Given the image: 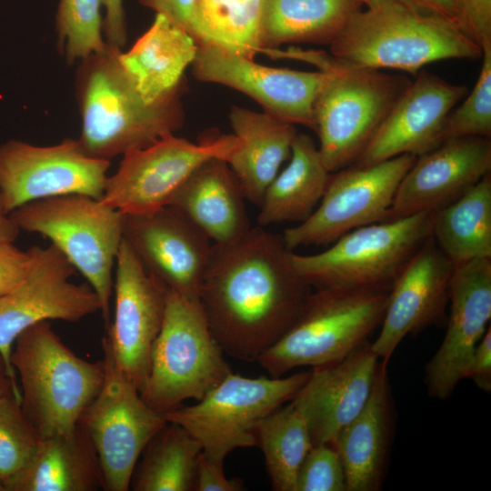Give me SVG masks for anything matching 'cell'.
Wrapping results in <instances>:
<instances>
[{
    "instance_id": "cell-32",
    "label": "cell",
    "mask_w": 491,
    "mask_h": 491,
    "mask_svg": "<svg viewBox=\"0 0 491 491\" xmlns=\"http://www.w3.org/2000/svg\"><path fill=\"white\" fill-rule=\"evenodd\" d=\"M202 446L181 426L167 422L145 447L134 469V491H191L195 489Z\"/></svg>"
},
{
    "instance_id": "cell-31",
    "label": "cell",
    "mask_w": 491,
    "mask_h": 491,
    "mask_svg": "<svg viewBox=\"0 0 491 491\" xmlns=\"http://www.w3.org/2000/svg\"><path fill=\"white\" fill-rule=\"evenodd\" d=\"M431 232L454 266L491 258V175L432 212Z\"/></svg>"
},
{
    "instance_id": "cell-44",
    "label": "cell",
    "mask_w": 491,
    "mask_h": 491,
    "mask_svg": "<svg viewBox=\"0 0 491 491\" xmlns=\"http://www.w3.org/2000/svg\"><path fill=\"white\" fill-rule=\"evenodd\" d=\"M156 14H161L189 33L190 22L197 0H138ZM190 34V33H189Z\"/></svg>"
},
{
    "instance_id": "cell-6",
    "label": "cell",
    "mask_w": 491,
    "mask_h": 491,
    "mask_svg": "<svg viewBox=\"0 0 491 491\" xmlns=\"http://www.w3.org/2000/svg\"><path fill=\"white\" fill-rule=\"evenodd\" d=\"M390 290L326 287L312 291L287 331L258 359L272 377L301 366L336 363L381 325Z\"/></svg>"
},
{
    "instance_id": "cell-19",
    "label": "cell",
    "mask_w": 491,
    "mask_h": 491,
    "mask_svg": "<svg viewBox=\"0 0 491 491\" xmlns=\"http://www.w3.org/2000/svg\"><path fill=\"white\" fill-rule=\"evenodd\" d=\"M399 95L355 165L401 155H422L443 142L446 121L467 87L420 71Z\"/></svg>"
},
{
    "instance_id": "cell-30",
    "label": "cell",
    "mask_w": 491,
    "mask_h": 491,
    "mask_svg": "<svg viewBox=\"0 0 491 491\" xmlns=\"http://www.w3.org/2000/svg\"><path fill=\"white\" fill-rule=\"evenodd\" d=\"M362 6L357 0H261V53L286 44L329 45Z\"/></svg>"
},
{
    "instance_id": "cell-43",
    "label": "cell",
    "mask_w": 491,
    "mask_h": 491,
    "mask_svg": "<svg viewBox=\"0 0 491 491\" xmlns=\"http://www.w3.org/2000/svg\"><path fill=\"white\" fill-rule=\"evenodd\" d=\"M105 8L104 30L106 44L120 49L126 40V27L123 0H101Z\"/></svg>"
},
{
    "instance_id": "cell-29",
    "label": "cell",
    "mask_w": 491,
    "mask_h": 491,
    "mask_svg": "<svg viewBox=\"0 0 491 491\" xmlns=\"http://www.w3.org/2000/svg\"><path fill=\"white\" fill-rule=\"evenodd\" d=\"M330 175L313 138L297 133L288 164L266 190L258 225L305 221L319 204Z\"/></svg>"
},
{
    "instance_id": "cell-21",
    "label": "cell",
    "mask_w": 491,
    "mask_h": 491,
    "mask_svg": "<svg viewBox=\"0 0 491 491\" xmlns=\"http://www.w3.org/2000/svg\"><path fill=\"white\" fill-rule=\"evenodd\" d=\"M454 265L430 236L413 256L390 289L380 332L371 349L388 363L408 335L446 321Z\"/></svg>"
},
{
    "instance_id": "cell-12",
    "label": "cell",
    "mask_w": 491,
    "mask_h": 491,
    "mask_svg": "<svg viewBox=\"0 0 491 491\" xmlns=\"http://www.w3.org/2000/svg\"><path fill=\"white\" fill-rule=\"evenodd\" d=\"M234 134L206 137L198 143L168 134L151 145L123 155L108 175L101 202L125 215H146L169 205L172 197L203 163L227 162L239 147Z\"/></svg>"
},
{
    "instance_id": "cell-2",
    "label": "cell",
    "mask_w": 491,
    "mask_h": 491,
    "mask_svg": "<svg viewBox=\"0 0 491 491\" xmlns=\"http://www.w3.org/2000/svg\"><path fill=\"white\" fill-rule=\"evenodd\" d=\"M119 53L107 45L83 59L77 77L82 117L78 141L87 155L108 161L174 134L184 122L183 89L147 103L121 65Z\"/></svg>"
},
{
    "instance_id": "cell-48",
    "label": "cell",
    "mask_w": 491,
    "mask_h": 491,
    "mask_svg": "<svg viewBox=\"0 0 491 491\" xmlns=\"http://www.w3.org/2000/svg\"><path fill=\"white\" fill-rule=\"evenodd\" d=\"M362 4V5H365L366 8H371L374 6H376L377 5L381 4L385 0H357Z\"/></svg>"
},
{
    "instance_id": "cell-28",
    "label": "cell",
    "mask_w": 491,
    "mask_h": 491,
    "mask_svg": "<svg viewBox=\"0 0 491 491\" xmlns=\"http://www.w3.org/2000/svg\"><path fill=\"white\" fill-rule=\"evenodd\" d=\"M102 488L99 459L79 423L71 432L42 437L33 457L5 491H95Z\"/></svg>"
},
{
    "instance_id": "cell-38",
    "label": "cell",
    "mask_w": 491,
    "mask_h": 491,
    "mask_svg": "<svg viewBox=\"0 0 491 491\" xmlns=\"http://www.w3.org/2000/svg\"><path fill=\"white\" fill-rule=\"evenodd\" d=\"M296 491H346L340 456L334 445H314L296 476Z\"/></svg>"
},
{
    "instance_id": "cell-47",
    "label": "cell",
    "mask_w": 491,
    "mask_h": 491,
    "mask_svg": "<svg viewBox=\"0 0 491 491\" xmlns=\"http://www.w3.org/2000/svg\"><path fill=\"white\" fill-rule=\"evenodd\" d=\"M8 394H14L21 402L19 385L12 378L5 362L0 354V396Z\"/></svg>"
},
{
    "instance_id": "cell-27",
    "label": "cell",
    "mask_w": 491,
    "mask_h": 491,
    "mask_svg": "<svg viewBox=\"0 0 491 491\" xmlns=\"http://www.w3.org/2000/svg\"><path fill=\"white\" fill-rule=\"evenodd\" d=\"M229 121L239 147L227 160L246 200L259 206L266 188L289 159L294 125L266 112L232 106Z\"/></svg>"
},
{
    "instance_id": "cell-40",
    "label": "cell",
    "mask_w": 491,
    "mask_h": 491,
    "mask_svg": "<svg viewBox=\"0 0 491 491\" xmlns=\"http://www.w3.org/2000/svg\"><path fill=\"white\" fill-rule=\"evenodd\" d=\"M38 247L21 250L14 243L0 244V297L26 278L35 263Z\"/></svg>"
},
{
    "instance_id": "cell-33",
    "label": "cell",
    "mask_w": 491,
    "mask_h": 491,
    "mask_svg": "<svg viewBox=\"0 0 491 491\" xmlns=\"http://www.w3.org/2000/svg\"><path fill=\"white\" fill-rule=\"evenodd\" d=\"M261 13V0H197L189 33L197 44L254 59L262 51Z\"/></svg>"
},
{
    "instance_id": "cell-49",
    "label": "cell",
    "mask_w": 491,
    "mask_h": 491,
    "mask_svg": "<svg viewBox=\"0 0 491 491\" xmlns=\"http://www.w3.org/2000/svg\"><path fill=\"white\" fill-rule=\"evenodd\" d=\"M0 491H5L4 486L0 483Z\"/></svg>"
},
{
    "instance_id": "cell-17",
    "label": "cell",
    "mask_w": 491,
    "mask_h": 491,
    "mask_svg": "<svg viewBox=\"0 0 491 491\" xmlns=\"http://www.w3.org/2000/svg\"><path fill=\"white\" fill-rule=\"evenodd\" d=\"M192 74L246 95L284 122L316 130L315 103L326 79L322 70L266 66L219 45L198 44Z\"/></svg>"
},
{
    "instance_id": "cell-20",
    "label": "cell",
    "mask_w": 491,
    "mask_h": 491,
    "mask_svg": "<svg viewBox=\"0 0 491 491\" xmlns=\"http://www.w3.org/2000/svg\"><path fill=\"white\" fill-rule=\"evenodd\" d=\"M124 239L169 290L199 300L212 245L179 212L165 206L146 215H125Z\"/></svg>"
},
{
    "instance_id": "cell-41",
    "label": "cell",
    "mask_w": 491,
    "mask_h": 491,
    "mask_svg": "<svg viewBox=\"0 0 491 491\" xmlns=\"http://www.w3.org/2000/svg\"><path fill=\"white\" fill-rule=\"evenodd\" d=\"M241 479L228 478L225 475L224 464L216 463L200 453L196 465L195 491H241Z\"/></svg>"
},
{
    "instance_id": "cell-22",
    "label": "cell",
    "mask_w": 491,
    "mask_h": 491,
    "mask_svg": "<svg viewBox=\"0 0 491 491\" xmlns=\"http://www.w3.org/2000/svg\"><path fill=\"white\" fill-rule=\"evenodd\" d=\"M490 170L488 137L445 140L416 157L398 185L386 221L434 212L457 198Z\"/></svg>"
},
{
    "instance_id": "cell-37",
    "label": "cell",
    "mask_w": 491,
    "mask_h": 491,
    "mask_svg": "<svg viewBox=\"0 0 491 491\" xmlns=\"http://www.w3.org/2000/svg\"><path fill=\"white\" fill-rule=\"evenodd\" d=\"M482 65L473 90L449 114L443 141L452 138L491 135V44L482 48Z\"/></svg>"
},
{
    "instance_id": "cell-36",
    "label": "cell",
    "mask_w": 491,
    "mask_h": 491,
    "mask_svg": "<svg viewBox=\"0 0 491 491\" xmlns=\"http://www.w3.org/2000/svg\"><path fill=\"white\" fill-rule=\"evenodd\" d=\"M101 0H60L56 14L59 41L67 61L103 52Z\"/></svg>"
},
{
    "instance_id": "cell-7",
    "label": "cell",
    "mask_w": 491,
    "mask_h": 491,
    "mask_svg": "<svg viewBox=\"0 0 491 491\" xmlns=\"http://www.w3.org/2000/svg\"><path fill=\"white\" fill-rule=\"evenodd\" d=\"M10 215L21 231L47 238L85 278L100 300L107 326L125 215L100 199L79 194L34 201Z\"/></svg>"
},
{
    "instance_id": "cell-18",
    "label": "cell",
    "mask_w": 491,
    "mask_h": 491,
    "mask_svg": "<svg viewBox=\"0 0 491 491\" xmlns=\"http://www.w3.org/2000/svg\"><path fill=\"white\" fill-rule=\"evenodd\" d=\"M448 303L445 337L425 369L427 393L439 400L449 398L465 378L475 348L490 326L491 258L454 266Z\"/></svg>"
},
{
    "instance_id": "cell-15",
    "label": "cell",
    "mask_w": 491,
    "mask_h": 491,
    "mask_svg": "<svg viewBox=\"0 0 491 491\" xmlns=\"http://www.w3.org/2000/svg\"><path fill=\"white\" fill-rule=\"evenodd\" d=\"M168 288L141 263L123 239L115 267V310L105 339L123 375L143 389L153 345L161 330Z\"/></svg>"
},
{
    "instance_id": "cell-1",
    "label": "cell",
    "mask_w": 491,
    "mask_h": 491,
    "mask_svg": "<svg viewBox=\"0 0 491 491\" xmlns=\"http://www.w3.org/2000/svg\"><path fill=\"white\" fill-rule=\"evenodd\" d=\"M282 235L257 225L213 244L199 301L224 354L253 362L292 326L312 287Z\"/></svg>"
},
{
    "instance_id": "cell-16",
    "label": "cell",
    "mask_w": 491,
    "mask_h": 491,
    "mask_svg": "<svg viewBox=\"0 0 491 491\" xmlns=\"http://www.w3.org/2000/svg\"><path fill=\"white\" fill-rule=\"evenodd\" d=\"M75 271L54 246L38 247L35 263L26 278L0 297V354L16 383L11 353L23 331L44 321L77 322L101 312L100 300L93 288L87 283L70 280Z\"/></svg>"
},
{
    "instance_id": "cell-23",
    "label": "cell",
    "mask_w": 491,
    "mask_h": 491,
    "mask_svg": "<svg viewBox=\"0 0 491 491\" xmlns=\"http://www.w3.org/2000/svg\"><path fill=\"white\" fill-rule=\"evenodd\" d=\"M378 357L366 341L342 360L313 368L291 403L306 419L314 445L331 444L370 395Z\"/></svg>"
},
{
    "instance_id": "cell-11",
    "label": "cell",
    "mask_w": 491,
    "mask_h": 491,
    "mask_svg": "<svg viewBox=\"0 0 491 491\" xmlns=\"http://www.w3.org/2000/svg\"><path fill=\"white\" fill-rule=\"evenodd\" d=\"M102 350L104 381L79 423L95 448L102 489L126 491L145 447L167 421L117 368L105 336Z\"/></svg>"
},
{
    "instance_id": "cell-4",
    "label": "cell",
    "mask_w": 491,
    "mask_h": 491,
    "mask_svg": "<svg viewBox=\"0 0 491 491\" xmlns=\"http://www.w3.org/2000/svg\"><path fill=\"white\" fill-rule=\"evenodd\" d=\"M267 55L307 62L326 73L314 114L318 149L334 173L353 165L410 81L346 64L330 53L289 48Z\"/></svg>"
},
{
    "instance_id": "cell-3",
    "label": "cell",
    "mask_w": 491,
    "mask_h": 491,
    "mask_svg": "<svg viewBox=\"0 0 491 491\" xmlns=\"http://www.w3.org/2000/svg\"><path fill=\"white\" fill-rule=\"evenodd\" d=\"M346 64L416 75L431 63L478 59L482 48L457 25L405 0H385L355 13L329 44Z\"/></svg>"
},
{
    "instance_id": "cell-25",
    "label": "cell",
    "mask_w": 491,
    "mask_h": 491,
    "mask_svg": "<svg viewBox=\"0 0 491 491\" xmlns=\"http://www.w3.org/2000/svg\"><path fill=\"white\" fill-rule=\"evenodd\" d=\"M241 186L226 161L212 158L178 188L170 206L214 244L235 240L249 228Z\"/></svg>"
},
{
    "instance_id": "cell-45",
    "label": "cell",
    "mask_w": 491,
    "mask_h": 491,
    "mask_svg": "<svg viewBox=\"0 0 491 491\" xmlns=\"http://www.w3.org/2000/svg\"><path fill=\"white\" fill-rule=\"evenodd\" d=\"M416 8L444 17L456 25V16L452 0H405ZM458 26V25H457Z\"/></svg>"
},
{
    "instance_id": "cell-8",
    "label": "cell",
    "mask_w": 491,
    "mask_h": 491,
    "mask_svg": "<svg viewBox=\"0 0 491 491\" xmlns=\"http://www.w3.org/2000/svg\"><path fill=\"white\" fill-rule=\"evenodd\" d=\"M230 373L200 301L168 289L164 322L152 347L142 398L165 415L185 400H200Z\"/></svg>"
},
{
    "instance_id": "cell-35",
    "label": "cell",
    "mask_w": 491,
    "mask_h": 491,
    "mask_svg": "<svg viewBox=\"0 0 491 491\" xmlns=\"http://www.w3.org/2000/svg\"><path fill=\"white\" fill-rule=\"evenodd\" d=\"M41 438L16 396H0V483L5 489L27 466Z\"/></svg>"
},
{
    "instance_id": "cell-39",
    "label": "cell",
    "mask_w": 491,
    "mask_h": 491,
    "mask_svg": "<svg viewBox=\"0 0 491 491\" xmlns=\"http://www.w3.org/2000/svg\"><path fill=\"white\" fill-rule=\"evenodd\" d=\"M458 27L481 48L491 44V0H452Z\"/></svg>"
},
{
    "instance_id": "cell-26",
    "label": "cell",
    "mask_w": 491,
    "mask_h": 491,
    "mask_svg": "<svg viewBox=\"0 0 491 491\" xmlns=\"http://www.w3.org/2000/svg\"><path fill=\"white\" fill-rule=\"evenodd\" d=\"M197 50V42L184 27L156 14L150 27L118 57L142 97L156 103L183 89L184 73Z\"/></svg>"
},
{
    "instance_id": "cell-42",
    "label": "cell",
    "mask_w": 491,
    "mask_h": 491,
    "mask_svg": "<svg viewBox=\"0 0 491 491\" xmlns=\"http://www.w3.org/2000/svg\"><path fill=\"white\" fill-rule=\"evenodd\" d=\"M465 378H468L482 391L491 392V326H489L476 345L468 364Z\"/></svg>"
},
{
    "instance_id": "cell-13",
    "label": "cell",
    "mask_w": 491,
    "mask_h": 491,
    "mask_svg": "<svg viewBox=\"0 0 491 491\" xmlns=\"http://www.w3.org/2000/svg\"><path fill=\"white\" fill-rule=\"evenodd\" d=\"M416 159L405 154L331 173L310 216L282 234L286 247L294 251L302 246L329 245L356 228L385 222L398 185Z\"/></svg>"
},
{
    "instance_id": "cell-5",
    "label": "cell",
    "mask_w": 491,
    "mask_h": 491,
    "mask_svg": "<svg viewBox=\"0 0 491 491\" xmlns=\"http://www.w3.org/2000/svg\"><path fill=\"white\" fill-rule=\"evenodd\" d=\"M11 364L21 406L41 437L73 431L105 377L103 359L89 362L76 356L49 321L35 324L17 336Z\"/></svg>"
},
{
    "instance_id": "cell-24",
    "label": "cell",
    "mask_w": 491,
    "mask_h": 491,
    "mask_svg": "<svg viewBox=\"0 0 491 491\" xmlns=\"http://www.w3.org/2000/svg\"><path fill=\"white\" fill-rule=\"evenodd\" d=\"M386 368L379 360L366 403L335 441L346 491H378L385 480L395 424Z\"/></svg>"
},
{
    "instance_id": "cell-14",
    "label": "cell",
    "mask_w": 491,
    "mask_h": 491,
    "mask_svg": "<svg viewBox=\"0 0 491 491\" xmlns=\"http://www.w3.org/2000/svg\"><path fill=\"white\" fill-rule=\"evenodd\" d=\"M108 160L87 155L78 140L49 146L18 140L0 145V195L5 210L37 200L79 194L101 199Z\"/></svg>"
},
{
    "instance_id": "cell-9",
    "label": "cell",
    "mask_w": 491,
    "mask_h": 491,
    "mask_svg": "<svg viewBox=\"0 0 491 491\" xmlns=\"http://www.w3.org/2000/svg\"><path fill=\"white\" fill-rule=\"evenodd\" d=\"M432 212L356 228L326 250L290 254L300 276L313 288L390 290L401 271L432 235Z\"/></svg>"
},
{
    "instance_id": "cell-10",
    "label": "cell",
    "mask_w": 491,
    "mask_h": 491,
    "mask_svg": "<svg viewBox=\"0 0 491 491\" xmlns=\"http://www.w3.org/2000/svg\"><path fill=\"white\" fill-rule=\"evenodd\" d=\"M310 374L246 377L232 372L194 405H182L164 416L197 439L206 457L224 464L235 449L257 446L259 423L291 401Z\"/></svg>"
},
{
    "instance_id": "cell-46",
    "label": "cell",
    "mask_w": 491,
    "mask_h": 491,
    "mask_svg": "<svg viewBox=\"0 0 491 491\" xmlns=\"http://www.w3.org/2000/svg\"><path fill=\"white\" fill-rule=\"evenodd\" d=\"M21 230L5 210L3 198L0 195V244L14 243Z\"/></svg>"
},
{
    "instance_id": "cell-34",
    "label": "cell",
    "mask_w": 491,
    "mask_h": 491,
    "mask_svg": "<svg viewBox=\"0 0 491 491\" xmlns=\"http://www.w3.org/2000/svg\"><path fill=\"white\" fill-rule=\"evenodd\" d=\"M257 446L276 491H296L299 467L313 446L304 416L290 403L266 416L256 428Z\"/></svg>"
}]
</instances>
